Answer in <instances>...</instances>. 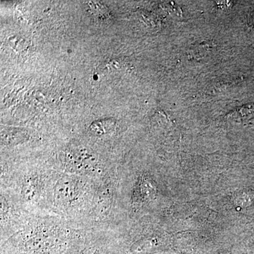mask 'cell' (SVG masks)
<instances>
[{"mask_svg": "<svg viewBox=\"0 0 254 254\" xmlns=\"http://www.w3.org/2000/svg\"><path fill=\"white\" fill-rule=\"evenodd\" d=\"M254 113V103H252V104L243 105L240 108L234 110V111L229 114L227 117L233 120L243 121V120H248Z\"/></svg>", "mask_w": 254, "mask_h": 254, "instance_id": "obj_1", "label": "cell"}]
</instances>
